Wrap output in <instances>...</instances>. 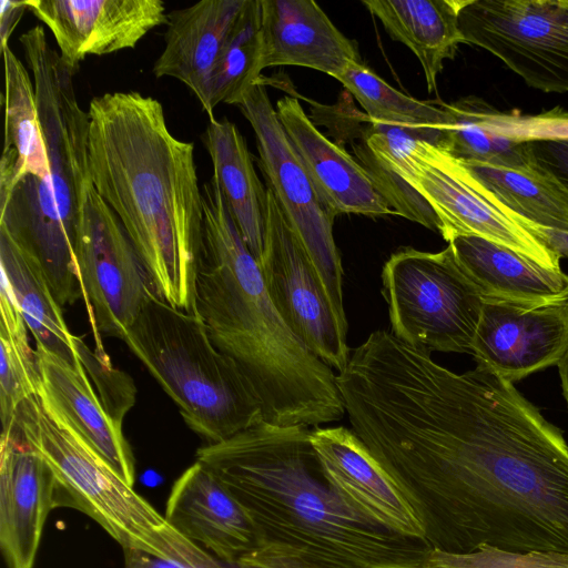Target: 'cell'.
I'll use <instances>...</instances> for the list:
<instances>
[{"label":"cell","instance_id":"35","mask_svg":"<svg viewBox=\"0 0 568 568\" xmlns=\"http://www.w3.org/2000/svg\"><path fill=\"white\" fill-rule=\"evenodd\" d=\"M537 165L568 191V141H528Z\"/></svg>","mask_w":568,"mask_h":568},{"label":"cell","instance_id":"30","mask_svg":"<svg viewBox=\"0 0 568 568\" xmlns=\"http://www.w3.org/2000/svg\"><path fill=\"white\" fill-rule=\"evenodd\" d=\"M0 417L2 433L12 428L19 407L38 394L41 377L28 326L8 283L0 287Z\"/></svg>","mask_w":568,"mask_h":568},{"label":"cell","instance_id":"1","mask_svg":"<svg viewBox=\"0 0 568 568\" xmlns=\"http://www.w3.org/2000/svg\"><path fill=\"white\" fill-rule=\"evenodd\" d=\"M352 430L434 550L568 555V444L510 383L378 329L337 375Z\"/></svg>","mask_w":568,"mask_h":568},{"label":"cell","instance_id":"7","mask_svg":"<svg viewBox=\"0 0 568 568\" xmlns=\"http://www.w3.org/2000/svg\"><path fill=\"white\" fill-rule=\"evenodd\" d=\"M11 429L39 453L53 471L58 483L57 506L84 513L123 550H142L191 568L231 567L178 532L164 515L61 417L47 408L38 394L19 407Z\"/></svg>","mask_w":568,"mask_h":568},{"label":"cell","instance_id":"33","mask_svg":"<svg viewBox=\"0 0 568 568\" xmlns=\"http://www.w3.org/2000/svg\"><path fill=\"white\" fill-rule=\"evenodd\" d=\"M429 568H568V555L513 552L488 546L466 554L433 550Z\"/></svg>","mask_w":568,"mask_h":568},{"label":"cell","instance_id":"20","mask_svg":"<svg viewBox=\"0 0 568 568\" xmlns=\"http://www.w3.org/2000/svg\"><path fill=\"white\" fill-rule=\"evenodd\" d=\"M247 0H202L168 13L165 45L153 64L155 78L185 84L213 120L211 84L215 68Z\"/></svg>","mask_w":568,"mask_h":568},{"label":"cell","instance_id":"29","mask_svg":"<svg viewBox=\"0 0 568 568\" xmlns=\"http://www.w3.org/2000/svg\"><path fill=\"white\" fill-rule=\"evenodd\" d=\"M448 115L445 150L460 162H478L514 170H530L536 163L528 142L511 140L486 123L488 105L479 98L444 103Z\"/></svg>","mask_w":568,"mask_h":568},{"label":"cell","instance_id":"28","mask_svg":"<svg viewBox=\"0 0 568 568\" xmlns=\"http://www.w3.org/2000/svg\"><path fill=\"white\" fill-rule=\"evenodd\" d=\"M462 163L525 220L568 232V191L538 165L514 170L478 162Z\"/></svg>","mask_w":568,"mask_h":568},{"label":"cell","instance_id":"22","mask_svg":"<svg viewBox=\"0 0 568 568\" xmlns=\"http://www.w3.org/2000/svg\"><path fill=\"white\" fill-rule=\"evenodd\" d=\"M42 404L61 417L131 486L135 480L132 449L122 422L94 392L83 363L71 364L42 346L36 347Z\"/></svg>","mask_w":568,"mask_h":568},{"label":"cell","instance_id":"25","mask_svg":"<svg viewBox=\"0 0 568 568\" xmlns=\"http://www.w3.org/2000/svg\"><path fill=\"white\" fill-rule=\"evenodd\" d=\"M202 142L230 213L246 246L258 260L264 245L266 187L253 165L245 139L227 119L210 120Z\"/></svg>","mask_w":568,"mask_h":568},{"label":"cell","instance_id":"5","mask_svg":"<svg viewBox=\"0 0 568 568\" xmlns=\"http://www.w3.org/2000/svg\"><path fill=\"white\" fill-rule=\"evenodd\" d=\"M33 79L40 125L50 164L43 180L22 178L0 194V231L41 266L63 307L82 288L74 246L88 193L89 113L79 104L71 69L36 26L19 38Z\"/></svg>","mask_w":568,"mask_h":568},{"label":"cell","instance_id":"32","mask_svg":"<svg viewBox=\"0 0 568 568\" xmlns=\"http://www.w3.org/2000/svg\"><path fill=\"white\" fill-rule=\"evenodd\" d=\"M261 0H247L213 74V112L219 103L239 105L248 88L261 79Z\"/></svg>","mask_w":568,"mask_h":568},{"label":"cell","instance_id":"24","mask_svg":"<svg viewBox=\"0 0 568 568\" xmlns=\"http://www.w3.org/2000/svg\"><path fill=\"white\" fill-rule=\"evenodd\" d=\"M465 0H363L393 40L408 47L424 71L427 90L434 92L444 61L465 43L459 11Z\"/></svg>","mask_w":568,"mask_h":568},{"label":"cell","instance_id":"2","mask_svg":"<svg viewBox=\"0 0 568 568\" xmlns=\"http://www.w3.org/2000/svg\"><path fill=\"white\" fill-rule=\"evenodd\" d=\"M310 430L262 422L196 450L255 529L256 547L235 568H429L424 537L395 531L337 494Z\"/></svg>","mask_w":568,"mask_h":568},{"label":"cell","instance_id":"26","mask_svg":"<svg viewBox=\"0 0 568 568\" xmlns=\"http://www.w3.org/2000/svg\"><path fill=\"white\" fill-rule=\"evenodd\" d=\"M1 52L4 65V140L0 160V194H4L22 178L45 180L50 175V164L31 73L9 45Z\"/></svg>","mask_w":568,"mask_h":568},{"label":"cell","instance_id":"21","mask_svg":"<svg viewBox=\"0 0 568 568\" xmlns=\"http://www.w3.org/2000/svg\"><path fill=\"white\" fill-rule=\"evenodd\" d=\"M261 43L262 70L297 65L336 79L352 62H362L357 43L313 0H261Z\"/></svg>","mask_w":568,"mask_h":568},{"label":"cell","instance_id":"23","mask_svg":"<svg viewBox=\"0 0 568 568\" xmlns=\"http://www.w3.org/2000/svg\"><path fill=\"white\" fill-rule=\"evenodd\" d=\"M448 244L485 300L547 304L568 300V274L487 239L459 235Z\"/></svg>","mask_w":568,"mask_h":568},{"label":"cell","instance_id":"12","mask_svg":"<svg viewBox=\"0 0 568 568\" xmlns=\"http://www.w3.org/2000/svg\"><path fill=\"white\" fill-rule=\"evenodd\" d=\"M74 255L95 336L122 339L156 293L122 224L94 186L78 225Z\"/></svg>","mask_w":568,"mask_h":568},{"label":"cell","instance_id":"14","mask_svg":"<svg viewBox=\"0 0 568 568\" xmlns=\"http://www.w3.org/2000/svg\"><path fill=\"white\" fill-rule=\"evenodd\" d=\"M568 351V300L523 304L485 300L471 355L477 366L515 383L558 365Z\"/></svg>","mask_w":568,"mask_h":568},{"label":"cell","instance_id":"36","mask_svg":"<svg viewBox=\"0 0 568 568\" xmlns=\"http://www.w3.org/2000/svg\"><path fill=\"white\" fill-rule=\"evenodd\" d=\"M28 10L26 1L2 0L0 2V44L1 49L9 45L8 41L14 28Z\"/></svg>","mask_w":568,"mask_h":568},{"label":"cell","instance_id":"37","mask_svg":"<svg viewBox=\"0 0 568 568\" xmlns=\"http://www.w3.org/2000/svg\"><path fill=\"white\" fill-rule=\"evenodd\" d=\"M527 229L541 241L548 248L560 257L568 258V232L555 230L527 222Z\"/></svg>","mask_w":568,"mask_h":568},{"label":"cell","instance_id":"10","mask_svg":"<svg viewBox=\"0 0 568 568\" xmlns=\"http://www.w3.org/2000/svg\"><path fill=\"white\" fill-rule=\"evenodd\" d=\"M256 139L258 164L301 241L338 318L347 325L343 303V267L334 240L335 215L311 181L272 105L262 78L239 103Z\"/></svg>","mask_w":568,"mask_h":568},{"label":"cell","instance_id":"6","mask_svg":"<svg viewBox=\"0 0 568 568\" xmlns=\"http://www.w3.org/2000/svg\"><path fill=\"white\" fill-rule=\"evenodd\" d=\"M122 341L206 444L263 422L256 392L236 363L213 344L196 313L154 295Z\"/></svg>","mask_w":568,"mask_h":568},{"label":"cell","instance_id":"31","mask_svg":"<svg viewBox=\"0 0 568 568\" xmlns=\"http://www.w3.org/2000/svg\"><path fill=\"white\" fill-rule=\"evenodd\" d=\"M336 80L358 101L372 124L446 133L448 115L443 102L433 104L404 94L363 62H352Z\"/></svg>","mask_w":568,"mask_h":568},{"label":"cell","instance_id":"16","mask_svg":"<svg viewBox=\"0 0 568 568\" xmlns=\"http://www.w3.org/2000/svg\"><path fill=\"white\" fill-rule=\"evenodd\" d=\"M58 483L42 456L14 430L0 440V546L8 568H33Z\"/></svg>","mask_w":568,"mask_h":568},{"label":"cell","instance_id":"18","mask_svg":"<svg viewBox=\"0 0 568 568\" xmlns=\"http://www.w3.org/2000/svg\"><path fill=\"white\" fill-rule=\"evenodd\" d=\"M164 517L184 538L233 567L256 547L255 529L244 509L199 462L174 481Z\"/></svg>","mask_w":568,"mask_h":568},{"label":"cell","instance_id":"13","mask_svg":"<svg viewBox=\"0 0 568 568\" xmlns=\"http://www.w3.org/2000/svg\"><path fill=\"white\" fill-rule=\"evenodd\" d=\"M266 195L264 245L258 265L270 297L291 331L329 367L341 372L349 358L347 325L335 313L270 187Z\"/></svg>","mask_w":568,"mask_h":568},{"label":"cell","instance_id":"3","mask_svg":"<svg viewBox=\"0 0 568 568\" xmlns=\"http://www.w3.org/2000/svg\"><path fill=\"white\" fill-rule=\"evenodd\" d=\"M92 184L131 241L156 295L194 313L203 194L194 144L175 138L160 101L110 92L89 106Z\"/></svg>","mask_w":568,"mask_h":568},{"label":"cell","instance_id":"19","mask_svg":"<svg viewBox=\"0 0 568 568\" xmlns=\"http://www.w3.org/2000/svg\"><path fill=\"white\" fill-rule=\"evenodd\" d=\"M275 109L318 195L335 216L395 214L367 171L317 130L297 99L284 97Z\"/></svg>","mask_w":568,"mask_h":568},{"label":"cell","instance_id":"39","mask_svg":"<svg viewBox=\"0 0 568 568\" xmlns=\"http://www.w3.org/2000/svg\"><path fill=\"white\" fill-rule=\"evenodd\" d=\"M558 372L561 383L562 395L568 407V351L558 363Z\"/></svg>","mask_w":568,"mask_h":568},{"label":"cell","instance_id":"9","mask_svg":"<svg viewBox=\"0 0 568 568\" xmlns=\"http://www.w3.org/2000/svg\"><path fill=\"white\" fill-rule=\"evenodd\" d=\"M389 171L425 199L447 242L459 235H477L547 268L561 270V257L531 234L527 220L501 202L436 139L415 141L389 164Z\"/></svg>","mask_w":568,"mask_h":568},{"label":"cell","instance_id":"11","mask_svg":"<svg viewBox=\"0 0 568 568\" xmlns=\"http://www.w3.org/2000/svg\"><path fill=\"white\" fill-rule=\"evenodd\" d=\"M459 28L530 88L568 93V0H465Z\"/></svg>","mask_w":568,"mask_h":568},{"label":"cell","instance_id":"27","mask_svg":"<svg viewBox=\"0 0 568 568\" xmlns=\"http://www.w3.org/2000/svg\"><path fill=\"white\" fill-rule=\"evenodd\" d=\"M0 268L1 278L10 286L37 345L77 364L80 361L78 336L68 328L62 306L55 300L41 266L1 231Z\"/></svg>","mask_w":568,"mask_h":568},{"label":"cell","instance_id":"38","mask_svg":"<svg viewBox=\"0 0 568 568\" xmlns=\"http://www.w3.org/2000/svg\"><path fill=\"white\" fill-rule=\"evenodd\" d=\"M123 551L124 568H191L180 562L160 558L142 550L125 549Z\"/></svg>","mask_w":568,"mask_h":568},{"label":"cell","instance_id":"15","mask_svg":"<svg viewBox=\"0 0 568 568\" xmlns=\"http://www.w3.org/2000/svg\"><path fill=\"white\" fill-rule=\"evenodd\" d=\"M52 33L62 60L78 72L89 55L133 49L152 29L166 24L161 0H24Z\"/></svg>","mask_w":568,"mask_h":568},{"label":"cell","instance_id":"4","mask_svg":"<svg viewBox=\"0 0 568 568\" xmlns=\"http://www.w3.org/2000/svg\"><path fill=\"white\" fill-rule=\"evenodd\" d=\"M202 194L204 232L194 313L213 344L236 363L256 392L264 423L310 428L342 419L346 412L337 375L282 318L213 178Z\"/></svg>","mask_w":568,"mask_h":568},{"label":"cell","instance_id":"17","mask_svg":"<svg viewBox=\"0 0 568 568\" xmlns=\"http://www.w3.org/2000/svg\"><path fill=\"white\" fill-rule=\"evenodd\" d=\"M310 436L327 480L349 506L395 531L424 537L396 483L352 429L314 427Z\"/></svg>","mask_w":568,"mask_h":568},{"label":"cell","instance_id":"8","mask_svg":"<svg viewBox=\"0 0 568 568\" xmlns=\"http://www.w3.org/2000/svg\"><path fill=\"white\" fill-rule=\"evenodd\" d=\"M382 281L397 338L428 352L471 354L485 298L449 244L439 252L396 251Z\"/></svg>","mask_w":568,"mask_h":568},{"label":"cell","instance_id":"34","mask_svg":"<svg viewBox=\"0 0 568 568\" xmlns=\"http://www.w3.org/2000/svg\"><path fill=\"white\" fill-rule=\"evenodd\" d=\"M485 120L493 131L511 140L521 142L536 140L568 141V112L558 108L536 115H524L517 111L500 112L488 105Z\"/></svg>","mask_w":568,"mask_h":568}]
</instances>
